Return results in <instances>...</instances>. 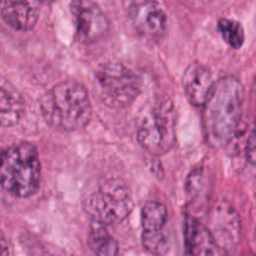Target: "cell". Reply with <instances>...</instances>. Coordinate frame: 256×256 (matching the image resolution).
<instances>
[{
    "label": "cell",
    "instance_id": "cell-14",
    "mask_svg": "<svg viewBox=\"0 0 256 256\" xmlns=\"http://www.w3.org/2000/svg\"><path fill=\"white\" fill-rule=\"evenodd\" d=\"M168 222V210L165 205L158 202L145 204L142 212V234H160L165 232Z\"/></svg>",
    "mask_w": 256,
    "mask_h": 256
},
{
    "label": "cell",
    "instance_id": "cell-5",
    "mask_svg": "<svg viewBox=\"0 0 256 256\" xmlns=\"http://www.w3.org/2000/svg\"><path fill=\"white\" fill-rule=\"evenodd\" d=\"M176 112L169 98L155 102L140 118L138 142L145 150L155 155L169 152L176 138Z\"/></svg>",
    "mask_w": 256,
    "mask_h": 256
},
{
    "label": "cell",
    "instance_id": "cell-12",
    "mask_svg": "<svg viewBox=\"0 0 256 256\" xmlns=\"http://www.w3.org/2000/svg\"><path fill=\"white\" fill-rule=\"evenodd\" d=\"M25 104L20 92L6 80H0V126L18 124L24 114Z\"/></svg>",
    "mask_w": 256,
    "mask_h": 256
},
{
    "label": "cell",
    "instance_id": "cell-1",
    "mask_svg": "<svg viewBox=\"0 0 256 256\" xmlns=\"http://www.w3.org/2000/svg\"><path fill=\"white\" fill-rule=\"evenodd\" d=\"M202 106V124L208 142L214 148L229 144L242 119V82L234 76L218 80Z\"/></svg>",
    "mask_w": 256,
    "mask_h": 256
},
{
    "label": "cell",
    "instance_id": "cell-9",
    "mask_svg": "<svg viewBox=\"0 0 256 256\" xmlns=\"http://www.w3.org/2000/svg\"><path fill=\"white\" fill-rule=\"evenodd\" d=\"M182 85L190 102L202 106L214 86V80L209 69L200 62H192L184 72Z\"/></svg>",
    "mask_w": 256,
    "mask_h": 256
},
{
    "label": "cell",
    "instance_id": "cell-6",
    "mask_svg": "<svg viewBox=\"0 0 256 256\" xmlns=\"http://www.w3.org/2000/svg\"><path fill=\"white\" fill-rule=\"evenodd\" d=\"M104 102L114 109L129 106L142 90V79L120 62H106L96 72Z\"/></svg>",
    "mask_w": 256,
    "mask_h": 256
},
{
    "label": "cell",
    "instance_id": "cell-8",
    "mask_svg": "<svg viewBox=\"0 0 256 256\" xmlns=\"http://www.w3.org/2000/svg\"><path fill=\"white\" fill-rule=\"evenodd\" d=\"M128 12L135 30L142 36L159 38L165 32L168 18L156 2H130Z\"/></svg>",
    "mask_w": 256,
    "mask_h": 256
},
{
    "label": "cell",
    "instance_id": "cell-3",
    "mask_svg": "<svg viewBox=\"0 0 256 256\" xmlns=\"http://www.w3.org/2000/svg\"><path fill=\"white\" fill-rule=\"evenodd\" d=\"M42 165L36 148L30 142H19L0 154V185L18 198H28L38 190Z\"/></svg>",
    "mask_w": 256,
    "mask_h": 256
},
{
    "label": "cell",
    "instance_id": "cell-15",
    "mask_svg": "<svg viewBox=\"0 0 256 256\" xmlns=\"http://www.w3.org/2000/svg\"><path fill=\"white\" fill-rule=\"evenodd\" d=\"M220 34L222 35L225 42L234 49H240L244 44L245 32L244 28L239 22L228 18H222L218 22Z\"/></svg>",
    "mask_w": 256,
    "mask_h": 256
},
{
    "label": "cell",
    "instance_id": "cell-18",
    "mask_svg": "<svg viewBox=\"0 0 256 256\" xmlns=\"http://www.w3.org/2000/svg\"><path fill=\"white\" fill-rule=\"evenodd\" d=\"M255 126H256V125H255Z\"/></svg>",
    "mask_w": 256,
    "mask_h": 256
},
{
    "label": "cell",
    "instance_id": "cell-7",
    "mask_svg": "<svg viewBox=\"0 0 256 256\" xmlns=\"http://www.w3.org/2000/svg\"><path fill=\"white\" fill-rule=\"evenodd\" d=\"M76 40L84 44H94L102 40L109 30V19L102 8L89 0H76L72 5Z\"/></svg>",
    "mask_w": 256,
    "mask_h": 256
},
{
    "label": "cell",
    "instance_id": "cell-11",
    "mask_svg": "<svg viewBox=\"0 0 256 256\" xmlns=\"http://www.w3.org/2000/svg\"><path fill=\"white\" fill-rule=\"evenodd\" d=\"M0 14L8 25L25 32L36 24L39 8L32 2H0Z\"/></svg>",
    "mask_w": 256,
    "mask_h": 256
},
{
    "label": "cell",
    "instance_id": "cell-10",
    "mask_svg": "<svg viewBox=\"0 0 256 256\" xmlns=\"http://www.w3.org/2000/svg\"><path fill=\"white\" fill-rule=\"evenodd\" d=\"M186 256H212L215 240L209 228L194 216H186L184 222Z\"/></svg>",
    "mask_w": 256,
    "mask_h": 256
},
{
    "label": "cell",
    "instance_id": "cell-2",
    "mask_svg": "<svg viewBox=\"0 0 256 256\" xmlns=\"http://www.w3.org/2000/svg\"><path fill=\"white\" fill-rule=\"evenodd\" d=\"M40 108L45 122L50 126L64 132L84 128L92 112L86 89L72 80L59 82L49 90L42 98Z\"/></svg>",
    "mask_w": 256,
    "mask_h": 256
},
{
    "label": "cell",
    "instance_id": "cell-17",
    "mask_svg": "<svg viewBox=\"0 0 256 256\" xmlns=\"http://www.w3.org/2000/svg\"><path fill=\"white\" fill-rule=\"evenodd\" d=\"M0 256H10L9 244L2 234H0Z\"/></svg>",
    "mask_w": 256,
    "mask_h": 256
},
{
    "label": "cell",
    "instance_id": "cell-4",
    "mask_svg": "<svg viewBox=\"0 0 256 256\" xmlns=\"http://www.w3.org/2000/svg\"><path fill=\"white\" fill-rule=\"evenodd\" d=\"M84 209L95 224L115 225L132 212V199L128 188L119 180H104L84 198Z\"/></svg>",
    "mask_w": 256,
    "mask_h": 256
},
{
    "label": "cell",
    "instance_id": "cell-13",
    "mask_svg": "<svg viewBox=\"0 0 256 256\" xmlns=\"http://www.w3.org/2000/svg\"><path fill=\"white\" fill-rule=\"evenodd\" d=\"M88 242L96 256H119V244L104 225L94 222L90 228Z\"/></svg>",
    "mask_w": 256,
    "mask_h": 256
},
{
    "label": "cell",
    "instance_id": "cell-16",
    "mask_svg": "<svg viewBox=\"0 0 256 256\" xmlns=\"http://www.w3.org/2000/svg\"><path fill=\"white\" fill-rule=\"evenodd\" d=\"M246 156L249 160L250 164L255 165L256 166V126L250 134L249 140H248L246 145Z\"/></svg>",
    "mask_w": 256,
    "mask_h": 256
}]
</instances>
